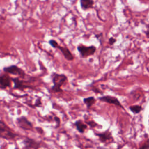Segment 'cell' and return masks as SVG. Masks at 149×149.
Instances as JSON below:
<instances>
[{
  "label": "cell",
  "mask_w": 149,
  "mask_h": 149,
  "mask_svg": "<svg viewBox=\"0 0 149 149\" xmlns=\"http://www.w3.org/2000/svg\"><path fill=\"white\" fill-rule=\"evenodd\" d=\"M53 86L51 87V90L54 93H61L63 90L61 86L68 81L67 76L63 73H52L51 74Z\"/></svg>",
  "instance_id": "obj_1"
},
{
  "label": "cell",
  "mask_w": 149,
  "mask_h": 149,
  "mask_svg": "<svg viewBox=\"0 0 149 149\" xmlns=\"http://www.w3.org/2000/svg\"><path fill=\"white\" fill-rule=\"evenodd\" d=\"M77 49L80 54V57L82 58H86L90 56L93 55L97 49L95 45H91L86 46L84 45H79L77 47Z\"/></svg>",
  "instance_id": "obj_2"
},
{
  "label": "cell",
  "mask_w": 149,
  "mask_h": 149,
  "mask_svg": "<svg viewBox=\"0 0 149 149\" xmlns=\"http://www.w3.org/2000/svg\"><path fill=\"white\" fill-rule=\"evenodd\" d=\"M16 123L19 127L23 130H32L33 129L32 123L29 121L25 116H22L17 118L16 119Z\"/></svg>",
  "instance_id": "obj_3"
},
{
  "label": "cell",
  "mask_w": 149,
  "mask_h": 149,
  "mask_svg": "<svg viewBox=\"0 0 149 149\" xmlns=\"http://www.w3.org/2000/svg\"><path fill=\"white\" fill-rule=\"evenodd\" d=\"M98 100L102 102H107V103L110 104H113V105H115L116 106L119 107L124 109L123 105L121 104V103L119 101V100H118V98L115 96L109 95H103L101 97H99Z\"/></svg>",
  "instance_id": "obj_4"
},
{
  "label": "cell",
  "mask_w": 149,
  "mask_h": 149,
  "mask_svg": "<svg viewBox=\"0 0 149 149\" xmlns=\"http://www.w3.org/2000/svg\"><path fill=\"white\" fill-rule=\"evenodd\" d=\"M3 70L8 73L12 74L14 75H18L21 77H24L26 76L24 71L16 65H11L10 66L5 67L3 68Z\"/></svg>",
  "instance_id": "obj_5"
},
{
  "label": "cell",
  "mask_w": 149,
  "mask_h": 149,
  "mask_svg": "<svg viewBox=\"0 0 149 149\" xmlns=\"http://www.w3.org/2000/svg\"><path fill=\"white\" fill-rule=\"evenodd\" d=\"M95 134L98 137L99 140L103 143H106L108 141L113 142L114 139L112 135V132L109 130H107L104 132L95 133Z\"/></svg>",
  "instance_id": "obj_6"
},
{
  "label": "cell",
  "mask_w": 149,
  "mask_h": 149,
  "mask_svg": "<svg viewBox=\"0 0 149 149\" xmlns=\"http://www.w3.org/2000/svg\"><path fill=\"white\" fill-rule=\"evenodd\" d=\"M25 148H39L41 147V143L34 139L26 137L23 141Z\"/></svg>",
  "instance_id": "obj_7"
},
{
  "label": "cell",
  "mask_w": 149,
  "mask_h": 149,
  "mask_svg": "<svg viewBox=\"0 0 149 149\" xmlns=\"http://www.w3.org/2000/svg\"><path fill=\"white\" fill-rule=\"evenodd\" d=\"M11 80L14 83V88L15 89H18V90H23L24 89L29 88L33 89L31 87L24 84V81L23 80H20L17 77L12 78Z\"/></svg>",
  "instance_id": "obj_8"
},
{
  "label": "cell",
  "mask_w": 149,
  "mask_h": 149,
  "mask_svg": "<svg viewBox=\"0 0 149 149\" xmlns=\"http://www.w3.org/2000/svg\"><path fill=\"white\" fill-rule=\"evenodd\" d=\"M57 48L61 51V53L62 54V55H63L65 58L66 59H67L68 61H73L74 59V58L72 53L70 52V51L69 49V48L68 47L60 46L59 45L58 46Z\"/></svg>",
  "instance_id": "obj_9"
},
{
  "label": "cell",
  "mask_w": 149,
  "mask_h": 149,
  "mask_svg": "<svg viewBox=\"0 0 149 149\" xmlns=\"http://www.w3.org/2000/svg\"><path fill=\"white\" fill-rule=\"evenodd\" d=\"M11 78L8 75L0 76V87L1 88H5L11 86Z\"/></svg>",
  "instance_id": "obj_10"
},
{
  "label": "cell",
  "mask_w": 149,
  "mask_h": 149,
  "mask_svg": "<svg viewBox=\"0 0 149 149\" xmlns=\"http://www.w3.org/2000/svg\"><path fill=\"white\" fill-rule=\"evenodd\" d=\"M77 130L80 133H84L85 130L87 129L88 126L87 124L84 123L82 120L81 119H78L76 120L74 123Z\"/></svg>",
  "instance_id": "obj_11"
},
{
  "label": "cell",
  "mask_w": 149,
  "mask_h": 149,
  "mask_svg": "<svg viewBox=\"0 0 149 149\" xmlns=\"http://www.w3.org/2000/svg\"><path fill=\"white\" fill-rule=\"evenodd\" d=\"M81 8L83 10H87L93 8L94 5L93 0H80Z\"/></svg>",
  "instance_id": "obj_12"
},
{
  "label": "cell",
  "mask_w": 149,
  "mask_h": 149,
  "mask_svg": "<svg viewBox=\"0 0 149 149\" xmlns=\"http://www.w3.org/2000/svg\"><path fill=\"white\" fill-rule=\"evenodd\" d=\"M83 102L86 105L87 108H90L95 103L96 99L94 96H90L86 98H84L83 99Z\"/></svg>",
  "instance_id": "obj_13"
},
{
  "label": "cell",
  "mask_w": 149,
  "mask_h": 149,
  "mask_svg": "<svg viewBox=\"0 0 149 149\" xmlns=\"http://www.w3.org/2000/svg\"><path fill=\"white\" fill-rule=\"evenodd\" d=\"M129 109L133 114H138L142 111L143 108L140 105H134L130 106Z\"/></svg>",
  "instance_id": "obj_14"
},
{
  "label": "cell",
  "mask_w": 149,
  "mask_h": 149,
  "mask_svg": "<svg viewBox=\"0 0 149 149\" xmlns=\"http://www.w3.org/2000/svg\"><path fill=\"white\" fill-rule=\"evenodd\" d=\"M48 43H49V44L52 48H57L58 46L59 45L58 42H57L56 40H53V39L49 40L48 41Z\"/></svg>",
  "instance_id": "obj_15"
},
{
  "label": "cell",
  "mask_w": 149,
  "mask_h": 149,
  "mask_svg": "<svg viewBox=\"0 0 149 149\" xmlns=\"http://www.w3.org/2000/svg\"><path fill=\"white\" fill-rule=\"evenodd\" d=\"M42 105V101H41V97H38L36 101H35V103L34 104V107H41Z\"/></svg>",
  "instance_id": "obj_16"
},
{
  "label": "cell",
  "mask_w": 149,
  "mask_h": 149,
  "mask_svg": "<svg viewBox=\"0 0 149 149\" xmlns=\"http://www.w3.org/2000/svg\"><path fill=\"white\" fill-rule=\"evenodd\" d=\"M87 125L91 128H94L98 126V124L94 120H90L87 122Z\"/></svg>",
  "instance_id": "obj_17"
},
{
  "label": "cell",
  "mask_w": 149,
  "mask_h": 149,
  "mask_svg": "<svg viewBox=\"0 0 149 149\" xmlns=\"http://www.w3.org/2000/svg\"><path fill=\"white\" fill-rule=\"evenodd\" d=\"M54 120L56 123V128L59 127L60 126V125H61V119H60V118L58 116H54Z\"/></svg>",
  "instance_id": "obj_18"
},
{
  "label": "cell",
  "mask_w": 149,
  "mask_h": 149,
  "mask_svg": "<svg viewBox=\"0 0 149 149\" xmlns=\"http://www.w3.org/2000/svg\"><path fill=\"white\" fill-rule=\"evenodd\" d=\"M116 39L112 37H110L108 40V43L111 45H113V44H115L116 43Z\"/></svg>",
  "instance_id": "obj_19"
},
{
  "label": "cell",
  "mask_w": 149,
  "mask_h": 149,
  "mask_svg": "<svg viewBox=\"0 0 149 149\" xmlns=\"http://www.w3.org/2000/svg\"><path fill=\"white\" fill-rule=\"evenodd\" d=\"M140 148H141V149H148V148H149L148 140H147L146 141V142L144 144H143V146H141Z\"/></svg>",
  "instance_id": "obj_20"
},
{
  "label": "cell",
  "mask_w": 149,
  "mask_h": 149,
  "mask_svg": "<svg viewBox=\"0 0 149 149\" xmlns=\"http://www.w3.org/2000/svg\"><path fill=\"white\" fill-rule=\"evenodd\" d=\"M102 33H101L95 34V37L97 40H100V38H102Z\"/></svg>",
  "instance_id": "obj_21"
}]
</instances>
